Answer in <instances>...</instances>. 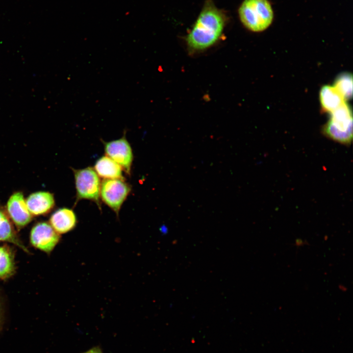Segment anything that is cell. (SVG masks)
I'll return each mask as SVG.
<instances>
[{
    "label": "cell",
    "instance_id": "obj_3",
    "mask_svg": "<svg viewBox=\"0 0 353 353\" xmlns=\"http://www.w3.org/2000/svg\"><path fill=\"white\" fill-rule=\"evenodd\" d=\"M322 132L326 137L341 144H351L353 139V115L346 102L330 113L329 120L323 127Z\"/></svg>",
    "mask_w": 353,
    "mask_h": 353
},
{
    "label": "cell",
    "instance_id": "obj_18",
    "mask_svg": "<svg viewBox=\"0 0 353 353\" xmlns=\"http://www.w3.org/2000/svg\"></svg>",
    "mask_w": 353,
    "mask_h": 353
},
{
    "label": "cell",
    "instance_id": "obj_9",
    "mask_svg": "<svg viewBox=\"0 0 353 353\" xmlns=\"http://www.w3.org/2000/svg\"><path fill=\"white\" fill-rule=\"evenodd\" d=\"M25 202L32 216L46 214L50 212L55 205L53 194L44 191L30 194L26 199Z\"/></svg>",
    "mask_w": 353,
    "mask_h": 353
},
{
    "label": "cell",
    "instance_id": "obj_12",
    "mask_svg": "<svg viewBox=\"0 0 353 353\" xmlns=\"http://www.w3.org/2000/svg\"><path fill=\"white\" fill-rule=\"evenodd\" d=\"M94 168L97 174L104 178L125 179L122 168L107 156L99 158L96 162Z\"/></svg>",
    "mask_w": 353,
    "mask_h": 353
},
{
    "label": "cell",
    "instance_id": "obj_6",
    "mask_svg": "<svg viewBox=\"0 0 353 353\" xmlns=\"http://www.w3.org/2000/svg\"><path fill=\"white\" fill-rule=\"evenodd\" d=\"M125 130L120 139L104 143V149L107 156L117 163L128 174H130L133 160L131 148L126 137Z\"/></svg>",
    "mask_w": 353,
    "mask_h": 353
},
{
    "label": "cell",
    "instance_id": "obj_4",
    "mask_svg": "<svg viewBox=\"0 0 353 353\" xmlns=\"http://www.w3.org/2000/svg\"><path fill=\"white\" fill-rule=\"evenodd\" d=\"M76 190V203L81 199L93 201L101 208V182L96 171L91 167L73 169Z\"/></svg>",
    "mask_w": 353,
    "mask_h": 353
},
{
    "label": "cell",
    "instance_id": "obj_5",
    "mask_svg": "<svg viewBox=\"0 0 353 353\" xmlns=\"http://www.w3.org/2000/svg\"><path fill=\"white\" fill-rule=\"evenodd\" d=\"M130 190L129 185L124 180L105 178L101 184L100 196L102 201L118 215Z\"/></svg>",
    "mask_w": 353,
    "mask_h": 353
},
{
    "label": "cell",
    "instance_id": "obj_11",
    "mask_svg": "<svg viewBox=\"0 0 353 353\" xmlns=\"http://www.w3.org/2000/svg\"><path fill=\"white\" fill-rule=\"evenodd\" d=\"M319 99L322 111L331 113L345 102V100L332 85L323 86L319 93Z\"/></svg>",
    "mask_w": 353,
    "mask_h": 353
},
{
    "label": "cell",
    "instance_id": "obj_10",
    "mask_svg": "<svg viewBox=\"0 0 353 353\" xmlns=\"http://www.w3.org/2000/svg\"><path fill=\"white\" fill-rule=\"evenodd\" d=\"M50 225L58 233H67L73 229L77 223L74 212L67 208H60L51 216Z\"/></svg>",
    "mask_w": 353,
    "mask_h": 353
},
{
    "label": "cell",
    "instance_id": "obj_15",
    "mask_svg": "<svg viewBox=\"0 0 353 353\" xmlns=\"http://www.w3.org/2000/svg\"><path fill=\"white\" fill-rule=\"evenodd\" d=\"M333 86L342 95L345 101L352 98L353 76L349 73H344L337 76Z\"/></svg>",
    "mask_w": 353,
    "mask_h": 353
},
{
    "label": "cell",
    "instance_id": "obj_16",
    "mask_svg": "<svg viewBox=\"0 0 353 353\" xmlns=\"http://www.w3.org/2000/svg\"><path fill=\"white\" fill-rule=\"evenodd\" d=\"M82 353H103L101 348L99 346H95L88 350Z\"/></svg>",
    "mask_w": 353,
    "mask_h": 353
},
{
    "label": "cell",
    "instance_id": "obj_2",
    "mask_svg": "<svg viewBox=\"0 0 353 353\" xmlns=\"http://www.w3.org/2000/svg\"><path fill=\"white\" fill-rule=\"evenodd\" d=\"M238 14L243 25L253 32H261L272 24L274 12L268 0H244Z\"/></svg>",
    "mask_w": 353,
    "mask_h": 353
},
{
    "label": "cell",
    "instance_id": "obj_7",
    "mask_svg": "<svg viewBox=\"0 0 353 353\" xmlns=\"http://www.w3.org/2000/svg\"><path fill=\"white\" fill-rule=\"evenodd\" d=\"M60 237L47 222H40L35 225L30 232V240L35 248L50 253L58 243Z\"/></svg>",
    "mask_w": 353,
    "mask_h": 353
},
{
    "label": "cell",
    "instance_id": "obj_8",
    "mask_svg": "<svg viewBox=\"0 0 353 353\" xmlns=\"http://www.w3.org/2000/svg\"><path fill=\"white\" fill-rule=\"evenodd\" d=\"M6 209L9 218L18 228L25 227L32 220V215L21 192H15L10 196L7 202Z\"/></svg>",
    "mask_w": 353,
    "mask_h": 353
},
{
    "label": "cell",
    "instance_id": "obj_17",
    "mask_svg": "<svg viewBox=\"0 0 353 353\" xmlns=\"http://www.w3.org/2000/svg\"><path fill=\"white\" fill-rule=\"evenodd\" d=\"M303 241H302L301 240L297 239V240L296 241V245H297V246H300V244L301 245H303Z\"/></svg>",
    "mask_w": 353,
    "mask_h": 353
},
{
    "label": "cell",
    "instance_id": "obj_1",
    "mask_svg": "<svg viewBox=\"0 0 353 353\" xmlns=\"http://www.w3.org/2000/svg\"><path fill=\"white\" fill-rule=\"evenodd\" d=\"M225 13L211 0H207L186 38L188 47L195 50L205 49L221 36L226 24Z\"/></svg>",
    "mask_w": 353,
    "mask_h": 353
},
{
    "label": "cell",
    "instance_id": "obj_13",
    "mask_svg": "<svg viewBox=\"0 0 353 353\" xmlns=\"http://www.w3.org/2000/svg\"><path fill=\"white\" fill-rule=\"evenodd\" d=\"M0 241L14 244L28 252V250L19 238L8 215L0 208Z\"/></svg>",
    "mask_w": 353,
    "mask_h": 353
},
{
    "label": "cell",
    "instance_id": "obj_14",
    "mask_svg": "<svg viewBox=\"0 0 353 353\" xmlns=\"http://www.w3.org/2000/svg\"><path fill=\"white\" fill-rule=\"evenodd\" d=\"M15 271L14 255L7 247L0 246V278L11 276Z\"/></svg>",
    "mask_w": 353,
    "mask_h": 353
}]
</instances>
